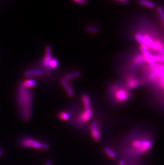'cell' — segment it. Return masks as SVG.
<instances>
[{
	"label": "cell",
	"mask_w": 164,
	"mask_h": 165,
	"mask_svg": "<svg viewBox=\"0 0 164 165\" xmlns=\"http://www.w3.org/2000/svg\"><path fill=\"white\" fill-rule=\"evenodd\" d=\"M17 102L21 118L24 121H29L33 112V95L29 89L24 87L21 85L19 86L17 91Z\"/></svg>",
	"instance_id": "cell-1"
},
{
	"label": "cell",
	"mask_w": 164,
	"mask_h": 165,
	"mask_svg": "<svg viewBox=\"0 0 164 165\" xmlns=\"http://www.w3.org/2000/svg\"><path fill=\"white\" fill-rule=\"evenodd\" d=\"M152 142L150 139L138 138L131 143V152L132 155H137L146 153L151 148Z\"/></svg>",
	"instance_id": "cell-2"
},
{
	"label": "cell",
	"mask_w": 164,
	"mask_h": 165,
	"mask_svg": "<svg viewBox=\"0 0 164 165\" xmlns=\"http://www.w3.org/2000/svg\"><path fill=\"white\" fill-rule=\"evenodd\" d=\"M110 95L117 103H122L126 101L129 97V93L127 90L119 87L117 85H114L110 88Z\"/></svg>",
	"instance_id": "cell-3"
},
{
	"label": "cell",
	"mask_w": 164,
	"mask_h": 165,
	"mask_svg": "<svg viewBox=\"0 0 164 165\" xmlns=\"http://www.w3.org/2000/svg\"><path fill=\"white\" fill-rule=\"evenodd\" d=\"M21 145L23 147H31L35 149L47 150L49 148V145L47 143H41L31 138L26 137L21 140Z\"/></svg>",
	"instance_id": "cell-4"
},
{
	"label": "cell",
	"mask_w": 164,
	"mask_h": 165,
	"mask_svg": "<svg viewBox=\"0 0 164 165\" xmlns=\"http://www.w3.org/2000/svg\"><path fill=\"white\" fill-rule=\"evenodd\" d=\"M91 132L93 139H94L96 142H99L101 139V136L97 123H92L91 127Z\"/></svg>",
	"instance_id": "cell-5"
},
{
	"label": "cell",
	"mask_w": 164,
	"mask_h": 165,
	"mask_svg": "<svg viewBox=\"0 0 164 165\" xmlns=\"http://www.w3.org/2000/svg\"><path fill=\"white\" fill-rule=\"evenodd\" d=\"M60 81H61V83H62V87L64 88L67 94L68 95L69 97H72L74 96V92L72 90V87L68 84V83L67 82V81L64 80V79H62Z\"/></svg>",
	"instance_id": "cell-6"
},
{
	"label": "cell",
	"mask_w": 164,
	"mask_h": 165,
	"mask_svg": "<svg viewBox=\"0 0 164 165\" xmlns=\"http://www.w3.org/2000/svg\"><path fill=\"white\" fill-rule=\"evenodd\" d=\"M92 115V111L91 109L88 110H85L79 116V120L80 121L83 122H86L91 118Z\"/></svg>",
	"instance_id": "cell-7"
},
{
	"label": "cell",
	"mask_w": 164,
	"mask_h": 165,
	"mask_svg": "<svg viewBox=\"0 0 164 165\" xmlns=\"http://www.w3.org/2000/svg\"><path fill=\"white\" fill-rule=\"evenodd\" d=\"M43 74V71L39 69L29 70L25 72V75L26 77H39Z\"/></svg>",
	"instance_id": "cell-8"
},
{
	"label": "cell",
	"mask_w": 164,
	"mask_h": 165,
	"mask_svg": "<svg viewBox=\"0 0 164 165\" xmlns=\"http://www.w3.org/2000/svg\"><path fill=\"white\" fill-rule=\"evenodd\" d=\"M135 39L140 44H141V46H144L146 47V48L150 50V48L148 46V44H147L146 40L144 39L143 35L140 33H137L135 35Z\"/></svg>",
	"instance_id": "cell-9"
},
{
	"label": "cell",
	"mask_w": 164,
	"mask_h": 165,
	"mask_svg": "<svg viewBox=\"0 0 164 165\" xmlns=\"http://www.w3.org/2000/svg\"><path fill=\"white\" fill-rule=\"evenodd\" d=\"M82 101L83 103V105L84 106L85 110H90L91 107V103H90V100L89 97L86 95H83L82 96Z\"/></svg>",
	"instance_id": "cell-10"
},
{
	"label": "cell",
	"mask_w": 164,
	"mask_h": 165,
	"mask_svg": "<svg viewBox=\"0 0 164 165\" xmlns=\"http://www.w3.org/2000/svg\"><path fill=\"white\" fill-rule=\"evenodd\" d=\"M36 85V81L35 80H32V79H27V80H25L21 83V85H23V87L26 88H28V89L33 87L34 86H35Z\"/></svg>",
	"instance_id": "cell-11"
},
{
	"label": "cell",
	"mask_w": 164,
	"mask_h": 165,
	"mask_svg": "<svg viewBox=\"0 0 164 165\" xmlns=\"http://www.w3.org/2000/svg\"><path fill=\"white\" fill-rule=\"evenodd\" d=\"M81 75V73L79 72V71H76V72L70 73L66 74L64 76V79L66 80V81L72 80V79H74L75 78L80 77Z\"/></svg>",
	"instance_id": "cell-12"
},
{
	"label": "cell",
	"mask_w": 164,
	"mask_h": 165,
	"mask_svg": "<svg viewBox=\"0 0 164 165\" xmlns=\"http://www.w3.org/2000/svg\"><path fill=\"white\" fill-rule=\"evenodd\" d=\"M139 3L141 5H143L144 7H146L147 8H154V3L148 1H144V0H141L139 1Z\"/></svg>",
	"instance_id": "cell-13"
},
{
	"label": "cell",
	"mask_w": 164,
	"mask_h": 165,
	"mask_svg": "<svg viewBox=\"0 0 164 165\" xmlns=\"http://www.w3.org/2000/svg\"><path fill=\"white\" fill-rule=\"evenodd\" d=\"M104 151L105 153L108 155V157L111 159H115L116 157L115 153L108 147H106L104 148Z\"/></svg>",
	"instance_id": "cell-14"
},
{
	"label": "cell",
	"mask_w": 164,
	"mask_h": 165,
	"mask_svg": "<svg viewBox=\"0 0 164 165\" xmlns=\"http://www.w3.org/2000/svg\"><path fill=\"white\" fill-rule=\"evenodd\" d=\"M58 65V61L56 58H52L49 63V67L50 70L52 69H56Z\"/></svg>",
	"instance_id": "cell-15"
},
{
	"label": "cell",
	"mask_w": 164,
	"mask_h": 165,
	"mask_svg": "<svg viewBox=\"0 0 164 165\" xmlns=\"http://www.w3.org/2000/svg\"><path fill=\"white\" fill-rule=\"evenodd\" d=\"M45 58L49 59V60H51L52 58V52L51 48V46H46V49H45Z\"/></svg>",
	"instance_id": "cell-16"
},
{
	"label": "cell",
	"mask_w": 164,
	"mask_h": 165,
	"mask_svg": "<svg viewBox=\"0 0 164 165\" xmlns=\"http://www.w3.org/2000/svg\"><path fill=\"white\" fill-rule=\"evenodd\" d=\"M59 118L63 120H69L70 119V116L67 112H61L59 114Z\"/></svg>",
	"instance_id": "cell-17"
},
{
	"label": "cell",
	"mask_w": 164,
	"mask_h": 165,
	"mask_svg": "<svg viewBox=\"0 0 164 165\" xmlns=\"http://www.w3.org/2000/svg\"><path fill=\"white\" fill-rule=\"evenodd\" d=\"M87 32H89V33L93 34L97 33L99 32V29H97V27H92V26H90V27H88L87 29H86Z\"/></svg>",
	"instance_id": "cell-18"
},
{
	"label": "cell",
	"mask_w": 164,
	"mask_h": 165,
	"mask_svg": "<svg viewBox=\"0 0 164 165\" xmlns=\"http://www.w3.org/2000/svg\"><path fill=\"white\" fill-rule=\"evenodd\" d=\"M157 10L159 13L160 18L162 19V21H163L164 25V10H163V9L160 7H159L158 8H157Z\"/></svg>",
	"instance_id": "cell-19"
},
{
	"label": "cell",
	"mask_w": 164,
	"mask_h": 165,
	"mask_svg": "<svg viewBox=\"0 0 164 165\" xmlns=\"http://www.w3.org/2000/svg\"><path fill=\"white\" fill-rule=\"evenodd\" d=\"M74 2L76 3H78L79 4H81V5H85L87 3L86 1H84V0H77V1H74Z\"/></svg>",
	"instance_id": "cell-20"
},
{
	"label": "cell",
	"mask_w": 164,
	"mask_h": 165,
	"mask_svg": "<svg viewBox=\"0 0 164 165\" xmlns=\"http://www.w3.org/2000/svg\"><path fill=\"white\" fill-rule=\"evenodd\" d=\"M158 62H161L164 63V56H158Z\"/></svg>",
	"instance_id": "cell-21"
},
{
	"label": "cell",
	"mask_w": 164,
	"mask_h": 165,
	"mask_svg": "<svg viewBox=\"0 0 164 165\" xmlns=\"http://www.w3.org/2000/svg\"><path fill=\"white\" fill-rule=\"evenodd\" d=\"M45 165H52V162L51 161H48Z\"/></svg>",
	"instance_id": "cell-22"
},
{
	"label": "cell",
	"mask_w": 164,
	"mask_h": 165,
	"mask_svg": "<svg viewBox=\"0 0 164 165\" xmlns=\"http://www.w3.org/2000/svg\"><path fill=\"white\" fill-rule=\"evenodd\" d=\"M119 165H125V163H124V161H123V160H121V161H119Z\"/></svg>",
	"instance_id": "cell-23"
},
{
	"label": "cell",
	"mask_w": 164,
	"mask_h": 165,
	"mask_svg": "<svg viewBox=\"0 0 164 165\" xmlns=\"http://www.w3.org/2000/svg\"><path fill=\"white\" fill-rule=\"evenodd\" d=\"M3 155V153L2 152V151L1 150V149H0V157H1L2 155Z\"/></svg>",
	"instance_id": "cell-24"
}]
</instances>
